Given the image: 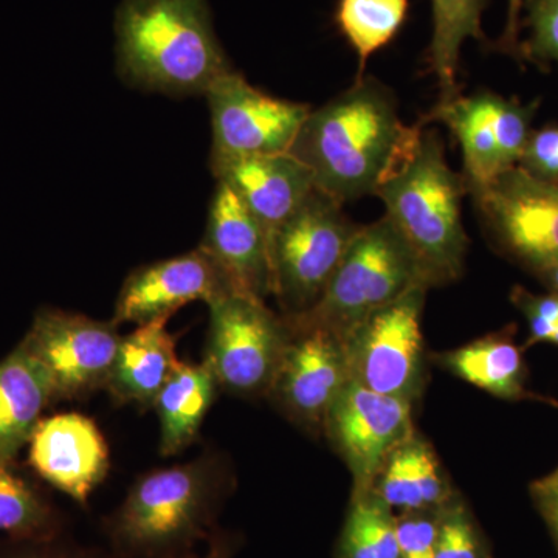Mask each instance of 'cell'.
I'll use <instances>...</instances> for the list:
<instances>
[{"label": "cell", "instance_id": "obj_1", "mask_svg": "<svg viewBox=\"0 0 558 558\" xmlns=\"http://www.w3.org/2000/svg\"><path fill=\"white\" fill-rule=\"evenodd\" d=\"M421 131L422 123L403 124L388 87L362 78L328 105L311 110L289 153L310 168L315 189L347 204L376 196Z\"/></svg>", "mask_w": 558, "mask_h": 558}, {"label": "cell", "instance_id": "obj_2", "mask_svg": "<svg viewBox=\"0 0 558 558\" xmlns=\"http://www.w3.org/2000/svg\"><path fill=\"white\" fill-rule=\"evenodd\" d=\"M116 33L121 78L138 89L205 95L233 70L205 0H123Z\"/></svg>", "mask_w": 558, "mask_h": 558}, {"label": "cell", "instance_id": "obj_3", "mask_svg": "<svg viewBox=\"0 0 558 558\" xmlns=\"http://www.w3.org/2000/svg\"><path fill=\"white\" fill-rule=\"evenodd\" d=\"M219 458L205 454L140 476L102 521L116 558H170L193 550L216 531L229 494Z\"/></svg>", "mask_w": 558, "mask_h": 558}, {"label": "cell", "instance_id": "obj_4", "mask_svg": "<svg viewBox=\"0 0 558 558\" xmlns=\"http://www.w3.org/2000/svg\"><path fill=\"white\" fill-rule=\"evenodd\" d=\"M465 194L464 175L451 170L442 140L433 130L421 131L405 159L376 191L385 216L409 242L432 286L454 281L464 269Z\"/></svg>", "mask_w": 558, "mask_h": 558}, {"label": "cell", "instance_id": "obj_5", "mask_svg": "<svg viewBox=\"0 0 558 558\" xmlns=\"http://www.w3.org/2000/svg\"><path fill=\"white\" fill-rule=\"evenodd\" d=\"M416 288H432L427 274L384 216L360 227L317 304L284 322L290 329H326L343 340L363 318Z\"/></svg>", "mask_w": 558, "mask_h": 558}, {"label": "cell", "instance_id": "obj_6", "mask_svg": "<svg viewBox=\"0 0 558 558\" xmlns=\"http://www.w3.org/2000/svg\"><path fill=\"white\" fill-rule=\"evenodd\" d=\"M362 226L343 204L315 189L270 240L271 293L286 318L304 314L322 299Z\"/></svg>", "mask_w": 558, "mask_h": 558}, {"label": "cell", "instance_id": "obj_7", "mask_svg": "<svg viewBox=\"0 0 558 558\" xmlns=\"http://www.w3.org/2000/svg\"><path fill=\"white\" fill-rule=\"evenodd\" d=\"M208 306L204 362L219 388L238 396L269 392L290 337L284 319H279L264 300L234 290Z\"/></svg>", "mask_w": 558, "mask_h": 558}, {"label": "cell", "instance_id": "obj_8", "mask_svg": "<svg viewBox=\"0 0 558 558\" xmlns=\"http://www.w3.org/2000/svg\"><path fill=\"white\" fill-rule=\"evenodd\" d=\"M428 288L374 311L343 337L349 380L413 402L424 373L421 317Z\"/></svg>", "mask_w": 558, "mask_h": 558}, {"label": "cell", "instance_id": "obj_9", "mask_svg": "<svg viewBox=\"0 0 558 558\" xmlns=\"http://www.w3.org/2000/svg\"><path fill=\"white\" fill-rule=\"evenodd\" d=\"M211 116L209 167L247 157L289 153L311 106L264 94L230 70L205 94Z\"/></svg>", "mask_w": 558, "mask_h": 558}, {"label": "cell", "instance_id": "obj_10", "mask_svg": "<svg viewBox=\"0 0 558 558\" xmlns=\"http://www.w3.org/2000/svg\"><path fill=\"white\" fill-rule=\"evenodd\" d=\"M537 106L481 90L440 100L425 121H440L457 137L464 156L462 175L469 193L519 165Z\"/></svg>", "mask_w": 558, "mask_h": 558}, {"label": "cell", "instance_id": "obj_11", "mask_svg": "<svg viewBox=\"0 0 558 558\" xmlns=\"http://www.w3.org/2000/svg\"><path fill=\"white\" fill-rule=\"evenodd\" d=\"M120 341L113 322L44 307L36 312L21 343L49 374L58 402L106 388Z\"/></svg>", "mask_w": 558, "mask_h": 558}, {"label": "cell", "instance_id": "obj_12", "mask_svg": "<svg viewBox=\"0 0 558 558\" xmlns=\"http://www.w3.org/2000/svg\"><path fill=\"white\" fill-rule=\"evenodd\" d=\"M492 236L535 271L558 264V182L515 167L470 190Z\"/></svg>", "mask_w": 558, "mask_h": 558}, {"label": "cell", "instance_id": "obj_13", "mask_svg": "<svg viewBox=\"0 0 558 558\" xmlns=\"http://www.w3.org/2000/svg\"><path fill=\"white\" fill-rule=\"evenodd\" d=\"M410 400L349 380L326 414L325 428L354 478V497L373 492L385 462L414 435Z\"/></svg>", "mask_w": 558, "mask_h": 558}, {"label": "cell", "instance_id": "obj_14", "mask_svg": "<svg viewBox=\"0 0 558 558\" xmlns=\"http://www.w3.org/2000/svg\"><path fill=\"white\" fill-rule=\"evenodd\" d=\"M289 330L269 395L293 421L318 429L325 427L330 405L349 381L343 341L326 329Z\"/></svg>", "mask_w": 558, "mask_h": 558}, {"label": "cell", "instance_id": "obj_15", "mask_svg": "<svg viewBox=\"0 0 558 558\" xmlns=\"http://www.w3.org/2000/svg\"><path fill=\"white\" fill-rule=\"evenodd\" d=\"M231 290L218 264L204 248L197 247L132 271L120 290L112 322L146 325L170 318L193 301L209 304Z\"/></svg>", "mask_w": 558, "mask_h": 558}, {"label": "cell", "instance_id": "obj_16", "mask_svg": "<svg viewBox=\"0 0 558 558\" xmlns=\"http://www.w3.org/2000/svg\"><path fill=\"white\" fill-rule=\"evenodd\" d=\"M28 464L49 486L86 506L109 472V447L92 418L78 413L43 417L28 442Z\"/></svg>", "mask_w": 558, "mask_h": 558}, {"label": "cell", "instance_id": "obj_17", "mask_svg": "<svg viewBox=\"0 0 558 558\" xmlns=\"http://www.w3.org/2000/svg\"><path fill=\"white\" fill-rule=\"evenodd\" d=\"M201 248L211 256L234 292L264 300L271 293L269 238L240 197L218 182Z\"/></svg>", "mask_w": 558, "mask_h": 558}, {"label": "cell", "instance_id": "obj_18", "mask_svg": "<svg viewBox=\"0 0 558 558\" xmlns=\"http://www.w3.org/2000/svg\"><path fill=\"white\" fill-rule=\"evenodd\" d=\"M211 171L258 219L269 238V248L275 231L315 190L310 168L290 153L229 161Z\"/></svg>", "mask_w": 558, "mask_h": 558}, {"label": "cell", "instance_id": "obj_19", "mask_svg": "<svg viewBox=\"0 0 558 558\" xmlns=\"http://www.w3.org/2000/svg\"><path fill=\"white\" fill-rule=\"evenodd\" d=\"M54 402L49 374L24 344L0 360V462H16Z\"/></svg>", "mask_w": 558, "mask_h": 558}, {"label": "cell", "instance_id": "obj_20", "mask_svg": "<svg viewBox=\"0 0 558 558\" xmlns=\"http://www.w3.org/2000/svg\"><path fill=\"white\" fill-rule=\"evenodd\" d=\"M170 318L140 325L121 337L106 389L120 403L153 407L154 400L180 365L175 340L167 329Z\"/></svg>", "mask_w": 558, "mask_h": 558}, {"label": "cell", "instance_id": "obj_21", "mask_svg": "<svg viewBox=\"0 0 558 558\" xmlns=\"http://www.w3.org/2000/svg\"><path fill=\"white\" fill-rule=\"evenodd\" d=\"M373 494L400 513L438 510L451 502V492L428 444L411 436L385 462Z\"/></svg>", "mask_w": 558, "mask_h": 558}, {"label": "cell", "instance_id": "obj_22", "mask_svg": "<svg viewBox=\"0 0 558 558\" xmlns=\"http://www.w3.org/2000/svg\"><path fill=\"white\" fill-rule=\"evenodd\" d=\"M218 388V380L207 363L180 362L153 405L160 421L163 457L178 454L196 440Z\"/></svg>", "mask_w": 558, "mask_h": 558}, {"label": "cell", "instance_id": "obj_23", "mask_svg": "<svg viewBox=\"0 0 558 558\" xmlns=\"http://www.w3.org/2000/svg\"><path fill=\"white\" fill-rule=\"evenodd\" d=\"M450 373L499 399L527 398L523 355L509 337L490 336L447 352L439 360Z\"/></svg>", "mask_w": 558, "mask_h": 558}, {"label": "cell", "instance_id": "obj_24", "mask_svg": "<svg viewBox=\"0 0 558 558\" xmlns=\"http://www.w3.org/2000/svg\"><path fill=\"white\" fill-rule=\"evenodd\" d=\"M65 517L16 462H0V539H49L65 535Z\"/></svg>", "mask_w": 558, "mask_h": 558}, {"label": "cell", "instance_id": "obj_25", "mask_svg": "<svg viewBox=\"0 0 558 558\" xmlns=\"http://www.w3.org/2000/svg\"><path fill=\"white\" fill-rule=\"evenodd\" d=\"M488 0H432L433 35L427 61L438 78L440 100L458 95L457 73L465 40H486L481 17Z\"/></svg>", "mask_w": 558, "mask_h": 558}, {"label": "cell", "instance_id": "obj_26", "mask_svg": "<svg viewBox=\"0 0 558 558\" xmlns=\"http://www.w3.org/2000/svg\"><path fill=\"white\" fill-rule=\"evenodd\" d=\"M410 0H339L336 21L341 35L359 58L357 81L366 61L387 47L402 31L409 17Z\"/></svg>", "mask_w": 558, "mask_h": 558}, {"label": "cell", "instance_id": "obj_27", "mask_svg": "<svg viewBox=\"0 0 558 558\" xmlns=\"http://www.w3.org/2000/svg\"><path fill=\"white\" fill-rule=\"evenodd\" d=\"M337 558H400L396 515L373 492L352 499Z\"/></svg>", "mask_w": 558, "mask_h": 558}, {"label": "cell", "instance_id": "obj_28", "mask_svg": "<svg viewBox=\"0 0 558 558\" xmlns=\"http://www.w3.org/2000/svg\"><path fill=\"white\" fill-rule=\"evenodd\" d=\"M435 558H488L478 529L461 505L442 509Z\"/></svg>", "mask_w": 558, "mask_h": 558}, {"label": "cell", "instance_id": "obj_29", "mask_svg": "<svg viewBox=\"0 0 558 558\" xmlns=\"http://www.w3.org/2000/svg\"><path fill=\"white\" fill-rule=\"evenodd\" d=\"M524 25L531 28L521 43V58L537 64H558V0H532Z\"/></svg>", "mask_w": 558, "mask_h": 558}, {"label": "cell", "instance_id": "obj_30", "mask_svg": "<svg viewBox=\"0 0 558 558\" xmlns=\"http://www.w3.org/2000/svg\"><path fill=\"white\" fill-rule=\"evenodd\" d=\"M442 509L418 510L396 517L400 558H435Z\"/></svg>", "mask_w": 558, "mask_h": 558}, {"label": "cell", "instance_id": "obj_31", "mask_svg": "<svg viewBox=\"0 0 558 558\" xmlns=\"http://www.w3.org/2000/svg\"><path fill=\"white\" fill-rule=\"evenodd\" d=\"M0 558H116L105 550L84 548L61 535L49 539H0Z\"/></svg>", "mask_w": 558, "mask_h": 558}, {"label": "cell", "instance_id": "obj_32", "mask_svg": "<svg viewBox=\"0 0 558 558\" xmlns=\"http://www.w3.org/2000/svg\"><path fill=\"white\" fill-rule=\"evenodd\" d=\"M517 167L534 178L558 182V126L532 131Z\"/></svg>", "mask_w": 558, "mask_h": 558}, {"label": "cell", "instance_id": "obj_33", "mask_svg": "<svg viewBox=\"0 0 558 558\" xmlns=\"http://www.w3.org/2000/svg\"><path fill=\"white\" fill-rule=\"evenodd\" d=\"M532 0H509L508 7V22H506L505 32L497 44V49L505 51V53L512 54V57L521 58V40L520 31L521 13L526 10ZM523 60V58H521Z\"/></svg>", "mask_w": 558, "mask_h": 558}, {"label": "cell", "instance_id": "obj_34", "mask_svg": "<svg viewBox=\"0 0 558 558\" xmlns=\"http://www.w3.org/2000/svg\"><path fill=\"white\" fill-rule=\"evenodd\" d=\"M238 550V539L229 532L216 529L208 538V548L205 553L197 554L193 550L179 554V556L170 558H234Z\"/></svg>", "mask_w": 558, "mask_h": 558}, {"label": "cell", "instance_id": "obj_35", "mask_svg": "<svg viewBox=\"0 0 558 558\" xmlns=\"http://www.w3.org/2000/svg\"><path fill=\"white\" fill-rule=\"evenodd\" d=\"M526 315L529 322V329H531V340L529 343H538V341H550L557 326L550 323L549 319L543 318L537 312L531 310H521Z\"/></svg>", "mask_w": 558, "mask_h": 558}, {"label": "cell", "instance_id": "obj_36", "mask_svg": "<svg viewBox=\"0 0 558 558\" xmlns=\"http://www.w3.org/2000/svg\"><path fill=\"white\" fill-rule=\"evenodd\" d=\"M535 501H558V469L532 486Z\"/></svg>", "mask_w": 558, "mask_h": 558}, {"label": "cell", "instance_id": "obj_37", "mask_svg": "<svg viewBox=\"0 0 558 558\" xmlns=\"http://www.w3.org/2000/svg\"><path fill=\"white\" fill-rule=\"evenodd\" d=\"M558 550V501H535Z\"/></svg>", "mask_w": 558, "mask_h": 558}, {"label": "cell", "instance_id": "obj_38", "mask_svg": "<svg viewBox=\"0 0 558 558\" xmlns=\"http://www.w3.org/2000/svg\"><path fill=\"white\" fill-rule=\"evenodd\" d=\"M537 274L545 278V281L548 282L554 292L558 293V264L546 267V269L539 270Z\"/></svg>", "mask_w": 558, "mask_h": 558}, {"label": "cell", "instance_id": "obj_39", "mask_svg": "<svg viewBox=\"0 0 558 558\" xmlns=\"http://www.w3.org/2000/svg\"><path fill=\"white\" fill-rule=\"evenodd\" d=\"M550 341H553V343L558 344V326H557L556 332H554L553 339H550Z\"/></svg>", "mask_w": 558, "mask_h": 558}]
</instances>
